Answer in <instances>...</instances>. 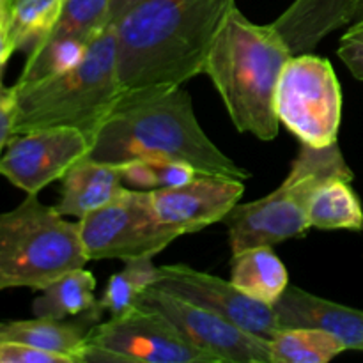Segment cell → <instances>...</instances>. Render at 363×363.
<instances>
[{"label":"cell","mask_w":363,"mask_h":363,"mask_svg":"<svg viewBox=\"0 0 363 363\" xmlns=\"http://www.w3.org/2000/svg\"><path fill=\"white\" fill-rule=\"evenodd\" d=\"M277 117L300 144H335L342 123V87L332 62L312 52L294 53L277 85Z\"/></svg>","instance_id":"7"},{"label":"cell","mask_w":363,"mask_h":363,"mask_svg":"<svg viewBox=\"0 0 363 363\" xmlns=\"http://www.w3.org/2000/svg\"><path fill=\"white\" fill-rule=\"evenodd\" d=\"M89 158L119 165L138 158L179 160L204 176L247 181V169L216 147L183 85L123 91L92 135Z\"/></svg>","instance_id":"1"},{"label":"cell","mask_w":363,"mask_h":363,"mask_svg":"<svg viewBox=\"0 0 363 363\" xmlns=\"http://www.w3.org/2000/svg\"><path fill=\"white\" fill-rule=\"evenodd\" d=\"M123 183L138 190L179 186L199 176L197 170L179 160L138 158L117 165Z\"/></svg>","instance_id":"24"},{"label":"cell","mask_w":363,"mask_h":363,"mask_svg":"<svg viewBox=\"0 0 363 363\" xmlns=\"http://www.w3.org/2000/svg\"><path fill=\"white\" fill-rule=\"evenodd\" d=\"M101 321L98 311L84 314L77 321L66 319H0V342H20L39 350L66 354L77 363H85L87 335Z\"/></svg>","instance_id":"15"},{"label":"cell","mask_w":363,"mask_h":363,"mask_svg":"<svg viewBox=\"0 0 363 363\" xmlns=\"http://www.w3.org/2000/svg\"><path fill=\"white\" fill-rule=\"evenodd\" d=\"M60 181L62 186L55 209L60 215L77 220L108 204L126 188L117 165L98 162L89 156L71 167Z\"/></svg>","instance_id":"16"},{"label":"cell","mask_w":363,"mask_h":363,"mask_svg":"<svg viewBox=\"0 0 363 363\" xmlns=\"http://www.w3.org/2000/svg\"><path fill=\"white\" fill-rule=\"evenodd\" d=\"M152 286L201 305L262 339L269 340L282 328L273 305L254 300L238 289L230 280L220 279L188 264L158 266V279Z\"/></svg>","instance_id":"12"},{"label":"cell","mask_w":363,"mask_h":363,"mask_svg":"<svg viewBox=\"0 0 363 363\" xmlns=\"http://www.w3.org/2000/svg\"><path fill=\"white\" fill-rule=\"evenodd\" d=\"M0 363H77L66 354L20 342H0Z\"/></svg>","instance_id":"25"},{"label":"cell","mask_w":363,"mask_h":363,"mask_svg":"<svg viewBox=\"0 0 363 363\" xmlns=\"http://www.w3.org/2000/svg\"><path fill=\"white\" fill-rule=\"evenodd\" d=\"M39 293L41 294L32 301L35 318L67 319L98 311L96 279L85 266L71 269Z\"/></svg>","instance_id":"18"},{"label":"cell","mask_w":363,"mask_h":363,"mask_svg":"<svg viewBox=\"0 0 363 363\" xmlns=\"http://www.w3.org/2000/svg\"><path fill=\"white\" fill-rule=\"evenodd\" d=\"M308 222L321 230H363V208L351 181L332 179L321 184L312 197Z\"/></svg>","instance_id":"20"},{"label":"cell","mask_w":363,"mask_h":363,"mask_svg":"<svg viewBox=\"0 0 363 363\" xmlns=\"http://www.w3.org/2000/svg\"><path fill=\"white\" fill-rule=\"evenodd\" d=\"M291 57L289 45L273 23H254L238 6L229 11L209 50L204 73L238 131L262 142L275 140L280 130L277 85Z\"/></svg>","instance_id":"3"},{"label":"cell","mask_w":363,"mask_h":363,"mask_svg":"<svg viewBox=\"0 0 363 363\" xmlns=\"http://www.w3.org/2000/svg\"><path fill=\"white\" fill-rule=\"evenodd\" d=\"M91 149L92 137L78 128L52 126L16 133L0 158V176L27 195H38L87 158Z\"/></svg>","instance_id":"11"},{"label":"cell","mask_w":363,"mask_h":363,"mask_svg":"<svg viewBox=\"0 0 363 363\" xmlns=\"http://www.w3.org/2000/svg\"><path fill=\"white\" fill-rule=\"evenodd\" d=\"M152 259L155 257H138L124 261V268L108 277L101 298L96 303L99 314L103 315L105 312H108L112 318V315H121L135 307L138 296L158 279V266H155Z\"/></svg>","instance_id":"21"},{"label":"cell","mask_w":363,"mask_h":363,"mask_svg":"<svg viewBox=\"0 0 363 363\" xmlns=\"http://www.w3.org/2000/svg\"><path fill=\"white\" fill-rule=\"evenodd\" d=\"M14 135L39 128L71 126L94 135L123 91L117 73V41L112 25L89 45L84 59L64 73L30 84H14Z\"/></svg>","instance_id":"4"},{"label":"cell","mask_w":363,"mask_h":363,"mask_svg":"<svg viewBox=\"0 0 363 363\" xmlns=\"http://www.w3.org/2000/svg\"><path fill=\"white\" fill-rule=\"evenodd\" d=\"M13 2L14 0H0V91L6 87L2 84V74L4 69H6V64L9 60V57L14 53V45L9 30V18Z\"/></svg>","instance_id":"28"},{"label":"cell","mask_w":363,"mask_h":363,"mask_svg":"<svg viewBox=\"0 0 363 363\" xmlns=\"http://www.w3.org/2000/svg\"><path fill=\"white\" fill-rule=\"evenodd\" d=\"M344 351L339 337L315 326L280 328L269 339L272 363H328Z\"/></svg>","instance_id":"19"},{"label":"cell","mask_w":363,"mask_h":363,"mask_svg":"<svg viewBox=\"0 0 363 363\" xmlns=\"http://www.w3.org/2000/svg\"><path fill=\"white\" fill-rule=\"evenodd\" d=\"M91 43L84 39H48L28 53L27 62L16 84H30L52 74L64 73L77 66L87 53Z\"/></svg>","instance_id":"23"},{"label":"cell","mask_w":363,"mask_h":363,"mask_svg":"<svg viewBox=\"0 0 363 363\" xmlns=\"http://www.w3.org/2000/svg\"><path fill=\"white\" fill-rule=\"evenodd\" d=\"M78 229L89 261L156 257L181 238L158 218L149 190L128 186L108 204L78 218Z\"/></svg>","instance_id":"8"},{"label":"cell","mask_w":363,"mask_h":363,"mask_svg":"<svg viewBox=\"0 0 363 363\" xmlns=\"http://www.w3.org/2000/svg\"><path fill=\"white\" fill-rule=\"evenodd\" d=\"M66 218L38 195H27L14 209L0 213V293L16 287L39 293L87 264L78 222Z\"/></svg>","instance_id":"6"},{"label":"cell","mask_w":363,"mask_h":363,"mask_svg":"<svg viewBox=\"0 0 363 363\" xmlns=\"http://www.w3.org/2000/svg\"><path fill=\"white\" fill-rule=\"evenodd\" d=\"M245 184L240 179L199 174L179 186L149 190L152 208L165 225L186 236L223 222L240 204Z\"/></svg>","instance_id":"13"},{"label":"cell","mask_w":363,"mask_h":363,"mask_svg":"<svg viewBox=\"0 0 363 363\" xmlns=\"http://www.w3.org/2000/svg\"><path fill=\"white\" fill-rule=\"evenodd\" d=\"M85 363H220L188 342L179 330L156 311L135 305L87 335Z\"/></svg>","instance_id":"9"},{"label":"cell","mask_w":363,"mask_h":363,"mask_svg":"<svg viewBox=\"0 0 363 363\" xmlns=\"http://www.w3.org/2000/svg\"><path fill=\"white\" fill-rule=\"evenodd\" d=\"M14 117H16V91L14 87H4L0 91V158L14 135Z\"/></svg>","instance_id":"27"},{"label":"cell","mask_w":363,"mask_h":363,"mask_svg":"<svg viewBox=\"0 0 363 363\" xmlns=\"http://www.w3.org/2000/svg\"><path fill=\"white\" fill-rule=\"evenodd\" d=\"M360 20H363V4L360 7V13H358V18H357V21H360Z\"/></svg>","instance_id":"30"},{"label":"cell","mask_w":363,"mask_h":363,"mask_svg":"<svg viewBox=\"0 0 363 363\" xmlns=\"http://www.w3.org/2000/svg\"><path fill=\"white\" fill-rule=\"evenodd\" d=\"M363 0H294L273 27L282 34L291 52H314L315 46L342 27L354 23Z\"/></svg>","instance_id":"14"},{"label":"cell","mask_w":363,"mask_h":363,"mask_svg":"<svg viewBox=\"0 0 363 363\" xmlns=\"http://www.w3.org/2000/svg\"><path fill=\"white\" fill-rule=\"evenodd\" d=\"M353 181L339 142L326 147L300 145L289 174L277 190L247 204H238L223 223L230 250L240 252L259 245H275L303 238L311 229L308 209L315 190L326 181Z\"/></svg>","instance_id":"5"},{"label":"cell","mask_w":363,"mask_h":363,"mask_svg":"<svg viewBox=\"0 0 363 363\" xmlns=\"http://www.w3.org/2000/svg\"><path fill=\"white\" fill-rule=\"evenodd\" d=\"M64 0H14L9 30L14 52L30 53L52 34Z\"/></svg>","instance_id":"22"},{"label":"cell","mask_w":363,"mask_h":363,"mask_svg":"<svg viewBox=\"0 0 363 363\" xmlns=\"http://www.w3.org/2000/svg\"><path fill=\"white\" fill-rule=\"evenodd\" d=\"M234 0H140L112 25L121 91L184 85L204 73Z\"/></svg>","instance_id":"2"},{"label":"cell","mask_w":363,"mask_h":363,"mask_svg":"<svg viewBox=\"0 0 363 363\" xmlns=\"http://www.w3.org/2000/svg\"><path fill=\"white\" fill-rule=\"evenodd\" d=\"M229 280L245 294L266 305H275L289 287L286 264L268 245L234 252Z\"/></svg>","instance_id":"17"},{"label":"cell","mask_w":363,"mask_h":363,"mask_svg":"<svg viewBox=\"0 0 363 363\" xmlns=\"http://www.w3.org/2000/svg\"><path fill=\"white\" fill-rule=\"evenodd\" d=\"M140 0H110V9H108V25H113L126 11H130L135 4Z\"/></svg>","instance_id":"29"},{"label":"cell","mask_w":363,"mask_h":363,"mask_svg":"<svg viewBox=\"0 0 363 363\" xmlns=\"http://www.w3.org/2000/svg\"><path fill=\"white\" fill-rule=\"evenodd\" d=\"M140 307L169 319L181 335L220 363H272L269 340L240 328L215 312L151 286L138 296Z\"/></svg>","instance_id":"10"},{"label":"cell","mask_w":363,"mask_h":363,"mask_svg":"<svg viewBox=\"0 0 363 363\" xmlns=\"http://www.w3.org/2000/svg\"><path fill=\"white\" fill-rule=\"evenodd\" d=\"M337 53L351 74L363 82V20L354 21L347 27L340 38Z\"/></svg>","instance_id":"26"}]
</instances>
